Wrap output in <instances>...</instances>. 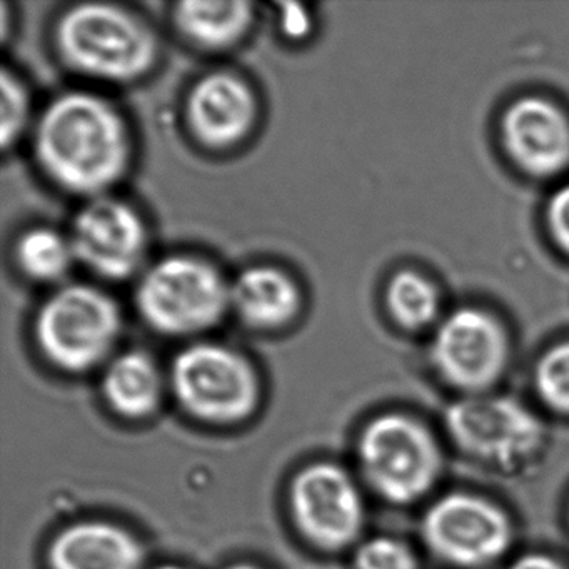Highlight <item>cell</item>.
Masks as SVG:
<instances>
[{
	"instance_id": "obj_1",
	"label": "cell",
	"mask_w": 569,
	"mask_h": 569,
	"mask_svg": "<svg viewBox=\"0 0 569 569\" xmlns=\"http://www.w3.org/2000/svg\"><path fill=\"white\" fill-rule=\"evenodd\" d=\"M34 156L52 184L94 199L108 194L128 172L131 132L101 96L64 92L46 106L36 124Z\"/></svg>"
},
{
	"instance_id": "obj_2",
	"label": "cell",
	"mask_w": 569,
	"mask_h": 569,
	"mask_svg": "<svg viewBox=\"0 0 569 569\" xmlns=\"http://www.w3.org/2000/svg\"><path fill=\"white\" fill-rule=\"evenodd\" d=\"M54 44L71 71L116 84L144 78L159 56L158 38L144 21L101 2L68 9L56 24Z\"/></svg>"
},
{
	"instance_id": "obj_3",
	"label": "cell",
	"mask_w": 569,
	"mask_h": 569,
	"mask_svg": "<svg viewBox=\"0 0 569 569\" xmlns=\"http://www.w3.org/2000/svg\"><path fill=\"white\" fill-rule=\"evenodd\" d=\"M136 308L149 328L182 338L218 326L229 309V281L206 259L176 254L149 266L136 286Z\"/></svg>"
},
{
	"instance_id": "obj_4",
	"label": "cell",
	"mask_w": 569,
	"mask_h": 569,
	"mask_svg": "<svg viewBox=\"0 0 569 569\" xmlns=\"http://www.w3.org/2000/svg\"><path fill=\"white\" fill-rule=\"evenodd\" d=\"M121 331L118 302L91 284L62 286L42 302L34 319L36 342L42 355L69 372L101 365Z\"/></svg>"
},
{
	"instance_id": "obj_5",
	"label": "cell",
	"mask_w": 569,
	"mask_h": 569,
	"mask_svg": "<svg viewBox=\"0 0 569 569\" xmlns=\"http://www.w3.org/2000/svg\"><path fill=\"white\" fill-rule=\"evenodd\" d=\"M171 379L181 405L204 421H239L258 402L254 369L228 346L214 342L188 346L176 356Z\"/></svg>"
},
{
	"instance_id": "obj_6",
	"label": "cell",
	"mask_w": 569,
	"mask_h": 569,
	"mask_svg": "<svg viewBox=\"0 0 569 569\" xmlns=\"http://www.w3.org/2000/svg\"><path fill=\"white\" fill-rule=\"evenodd\" d=\"M359 458L371 485L396 502L412 501L428 491L441 466L432 436L399 415L381 416L366 428Z\"/></svg>"
},
{
	"instance_id": "obj_7",
	"label": "cell",
	"mask_w": 569,
	"mask_h": 569,
	"mask_svg": "<svg viewBox=\"0 0 569 569\" xmlns=\"http://www.w3.org/2000/svg\"><path fill=\"white\" fill-rule=\"evenodd\" d=\"M76 261L106 281H124L141 269L148 228L132 206L112 196L88 199L72 221Z\"/></svg>"
},
{
	"instance_id": "obj_8",
	"label": "cell",
	"mask_w": 569,
	"mask_h": 569,
	"mask_svg": "<svg viewBox=\"0 0 569 569\" xmlns=\"http://www.w3.org/2000/svg\"><path fill=\"white\" fill-rule=\"evenodd\" d=\"M452 439L468 455L498 466H515L541 441L538 419L508 398H468L446 412Z\"/></svg>"
},
{
	"instance_id": "obj_9",
	"label": "cell",
	"mask_w": 569,
	"mask_h": 569,
	"mask_svg": "<svg viewBox=\"0 0 569 569\" xmlns=\"http://www.w3.org/2000/svg\"><path fill=\"white\" fill-rule=\"evenodd\" d=\"M291 508L302 535L326 549L349 545L362 525V501L339 466L318 462L302 469L291 486Z\"/></svg>"
},
{
	"instance_id": "obj_10",
	"label": "cell",
	"mask_w": 569,
	"mask_h": 569,
	"mask_svg": "<svg viewBox=\"0 0 569 569\" xmlns=\"http://www.w3.org/2000/svg\"><path fill=\"white\" fill-rule=\"evenodd\" d=\"M508 358V338L498 319L465 308L439 325L432 341L436 368L451 385L479 389L491 385Z\"/></svg>"
},
{
	"instance_id": "obj_11",
	"label": "cell",
	"mask_w": 569,
	"mask_h": 569,
	"mask_svg": "<svg viewBox=\"0 0 569 569\" xmlns=\"http://www.w3.org/2000/svg\"><path fill=\"white\" fill-rule=\"evenodd\" d=\"M422 528L432 551L455 565H485L498 558L509 542L506 516L476 496L439 499L426 515Z\"/></svg>"
},
{
	"instance_id": "obj_12",
	"label": "cell",
	"mask_w": 569,
	"mask_h": 569,
	"mask_svg": "<svg viewBox=\"0 0 569 569\" xmlns=\"http://www.w3.org/2000/svg\"><path fill=\"white\" fill-rule=\"evenodd\" d=\"M501 139L526 174L551 178L569 166V119L548 99L522 98L502 116Z\"/></svg>"
},
{
	"instance_id": "obj_13",
	"label": "cell",
	"mask_w": 569,
	"mask_h": 569,
	"mask_svg": "<svg viewBox=\"0 0 569 569\" xmlns=\"http://www.w3.org/2000/svg\"><path fill=\"white\" fill-rule=\"evenodd\" d=\"M258 119L254 92L244 79L212 72L199 79L186 101L192 136L209 149H231L248 138Z\"/></svg>"
},
{
	"instance_id": "obj_14",
	"label": "cell",
	"mask_w": 569,
	"mask_h": 569,
	"mask_svg": "<svg viewBox=\"0 0 569 569\" xmlns=\"http://www.w3.org/2000/svg\"><path fill=\"white\" fill-rule=\"evenodd\" d=\"M141 542L118 525L84 521L62 529L51 548V569H141Z\"/></svg>"
},
{
	"instance_id": "obj_15",
	"label": "cell",
	"mask_w": 569,
	"mask_h": 569,
	"mask_svg": "<svg viewBox=\"0 0 569 569\" xmlns=\"http://www.w3.org/2000/svg\"><path fill=\"white\" fill-rule=\"evenodd\" d=\"M298 282L276 266H251L229 282V309L254 329H278L301 309Z\"/></svg>"
},
{
	"instance_id": "obj_16",
	"label": "cell",
	"mask_w": 569,
	"mask_h": 569,
	"mask_svg": "<svg viewBox=\"0 0 569 569\" xmlns=\"http://www.w3.org/2000/svg\"><path fill=\"white\" fill-rule=\"evenodd\" d=\"M252 6L242 0L234 2H196L186 0L176 6L174 22L178 31L206 51H224L238 44L251 28Z\"/></svg>"
},
{
	"instance_id": "obj_17",
	"label": "cell",
	"mask_w": 569,
	"mask_h": 569,
	"mask_svg": "<svg viewBox=\"0 0 569 569\" xmlns=\"http://www.w3.org/2000/svg\"><path fill=\"white\" fill-rule=\"evenodd\" d=\"M102 389L119 415L144 418L158 408L161 399V372L146 352H122L108 366Z\"/></svg>"
},
{
	"instance_id": "obj_18",
	"label": "cell",
	"mask_w": 569,
	"mask_h": 569,
	"mask_svg": "<svg viewBox=\"0 0 569 569\" xmlns=\"http://www.w3.org/2000/svg\"><path fill=\"white\" fill-rule=\"evenodd\" d=\"M16 262L26 278L36 282H59L76 262L71 239L56 229H29L16 242Z\"/></svg>"
},
{
	"instance_id": "obj_19",
	"label": "cell",
	"mask_w": 569,
	"mask_h": 569,
	"mask_svg": "<svg viewBox=\"0 0 569 569\" xmlns=\"http://www.w3.org/2000/svg\"><path fill=\"white\" fill-rule=\"evenodd\" d=\"M386 305L398 325L416 331L438 318V288L419 272L401 271L389 281Z\"/></svg>"
},
{
	"instance_id": "obj_20",
	"label": "cell",
	"mask_w": 569,
	"mask_h": 569,
	"mask_svg": "<svg viewBox=\"0 0 569 569\" xmlns=\"http://www.w3.org/2000/svg\"><path fill=\"white\" fill-rule=\"evenodd\" d=\"M536 385L549 406L569 412V341L555 346L542 356L536 368Z\"/></svg>"
},
{
	"instance_id": "obj_21",
	"label": "cell",
	"mask_w": 569,
	"mask_h": 569,
	"mask_svg": "<svg viewBox=\"0 0 569 569\" xmlns=\"http://www.w3.org/2000/svg\"><path fill=\"white\" fill-rule=\"evenodd\" d=\"M0 101H2V119H0V138H2V148L9 149L19 141L26 126L29 122V111L31 102L26 91L24 84L18 76L4 69L0 78Z\"/></svg>"
},
{
	"instance_id": "obj_22",
	"label": "cell",
	"mask_w": 569,
	"mask_h": 569,
	"mask_svg": "<svg viewBox=\"0 0 569 569\" xmlns=\"http://www.w3.org/2000/svg\"><path fill=\"white\" fill-rule=\"evenodd\" d=\"M416 561L408 546L391 538L365 542L356 555V569H415Z\"/></svg>"
},
{
	"instance_id": "obj_23",
	"label": "cell",
	"mask_w": 569,
	"mask_h": 569,
	"mask_svg": "<svg viewBox=\"0 0 569 569\" xmlns=\"http://www.w3.org/2000/svg\"><path fill=\"white\" fill-rule=\"evenodd\" d=\"M546 221L556 244L569 254V184L562 186L549 199Z\"/></svg>"
},
{
	"instance_id": "obj_24",
	"label": "cell",
	"mask_w": 569,
	"mask_h": 569,
	"mask_svg": "<svg viewBox=\"0 0 569 569\" xmlns=\"http://www.w3.org/2000/svg\"><path fill=\"white\" fill-rule=\"evenodd\" d=\"M282 9V29L289 38H305L311 31V18L305 8L298 4H284Z\"/></svg>"
},
{
	"instance_id": "obj_25",
	"label": "cell",
	"mask_w": 569,
	"mask_h": 569,
	"mask_svg": "<svg viewBox=\"0 0 569 569\" xmlns=\"http://www.w3.org/2000/svg\"><path fill=\"white\" fill-rule=\"evenodd\" d=\"M509 569H565L555 559L541 555H529L519 558Z\"/></svg>"
},
{
	"instance_id": "obj_26",
	"label": "cell",
	"mask_w": 569,
	"mask_h": 569,
	"mask_svg": "<svg viewBox=\"0 0 569 569\" xmlns=\"http://www.w3.org/2000/svg\"><path fill=\"white\" fill-rule=\"evenodd\" d=\"M226 569H259V568H256V566H251V565H232Z\"/></svg>"
},
{
	"instance_id": "obj_27",
	"label": "cell",
	"mask_w": 569,
	"mask_h": 569,
	"mask_svg": "<svg viewBox=\"0 0 569 569\" xmlns=\"http://www.w3.org/2000/svg\"><path fill=\"white\" fill-rule=\"evenodd\" d=\"M156 569H184V568H181V566L164 565V566H159V568H156Z\"/></svg>"
}]
</instances>
